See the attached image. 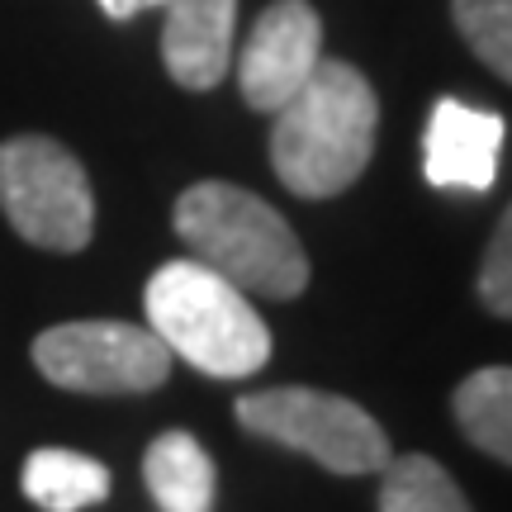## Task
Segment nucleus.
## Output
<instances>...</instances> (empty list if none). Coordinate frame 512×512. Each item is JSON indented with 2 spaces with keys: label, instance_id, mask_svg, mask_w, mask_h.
I'll return each mask as SVG.
<instances>
[{
  "label": "nucleus",
  "instance_id": "nucleus-1",
  "mask_svg": "<svg viewBox=\"0 0 512 512\" xmlns=\"http://www.w3.org/2000/svg\"><path fill=\"white\" fill-rule=\"evenodd\" d=\"M380 100L351 62L323 57L318 72L275 110L271 166L299 200H332L361 181L375 152Z\"/></svg>",
  "mask_w": 512,
  "mask_h": 512
},
{
  "label": "nucleus",
  "instance_id": "nucleus-2",
  "mask_svg": "<svg viewBox=\"0 0 512 512\" xmlns=\"http://www.w3.org/2000/svg\"><path fill=\"white\" fill-rule=\"evenodd\" d=\"M176 233L190 261L209 266L242 294L299 299L309 285V256L280 209L228 181H200L176 200Z\"/></svg>",
  "mask_w": 512,
  "mask_h": 512
},
{
  "label": "nucleus",
  "instance_id": "nucleus-3",
  "mask_svg": "<svg viewBox=\"0 0 512 512\" xmlns=\"http://www.w3.org/2000/svg\"><path fill=\"white\" fill-rule=\"evenodd\" d=\"M147 328L171 356L214 380H242L271 361V328L261 313L200 261H166L147 280Z\"/></svg>",
  "mask_w": 512,
  "mask_h": 512
},
{
  "label": "nucleus",
  "instance_id": "nucleus-4",
  "mask_svg": "<svg viewBox=\"0 0 512 512\" xmlns=\"http://www.w3.org/2000/svg\"><path fill=\"white\" fill-rule=\"evenodd\" d=\"M233 413L252 437L304 451L332 475H380L394 460L380 422L361 403L328 389H304V384L256 389V394H242Z\"/></svg>",
  "mask_w": 512,
  "mask_h": 512
},
{
  "label": "nucleus",
  "instance_id": "nucleus-5",
  "mask_svg": "<svg viewBox=\"0 0 512 512\" xmlns=\"http://www.w3.org/2000/svg\"><path fill=\"white\" fill-rule=\"evenodd\" d=\"M0 214L43 252H81L95 233L86 166L57 138L19 133L0 143Z\"/></svg>",
  "mask_w": 512,
  "mask_h": 512
},
{
  "label": "nucleus",
  "instance_id": "nucleus-6",
  "mask_svg": "<svg viewBox=\"0 0 512 512\" xmlns=\"http://www.w3.org/2000/svg\"><path fill=\"white\" fill-rule=\"evenodd\" d=\"M34 366L67 394H147L166 384L171 351L143 323L81 318V323H57L38 337Z\"/></svg>",
  "mask_w": 512,
  "mask_h": 512
},
{
  "label": "nucleus",
  "instance_id": "nucleus-7",
  "mask_svg": "<svg viewBox=\"0 0 512 512\" xmlns=\"http://www.w3.org/2000/svg\"><path fill=\"white\" fill-rule=\"evenodd\" d=\"M323 62V19L309 0H275L247 34L238 53L242 100L261 114H275Z\"/></svg>",
  "mask_w": 512,
  "mask_h": 512
},
{
  "label": "nucleus",
  "instance_id": "nucleus-8",
  "mask_svg": "<svg viewBox=\"0 0 512 512\" xmlns=\"http://www.w3.org/2000/svg\"><path fill=\"white\" fill-rule=\"evenodd\" d=\"M503 119L465 100H437L422 133V171L427 185L451 195H484L498 181V152H503Z\"/></svg>",
  "mask_w": 512,
  "mask_h": 512
},
{
  "label": "nucleus",
  "instance_id": "nucleus-9",
  "mask_svg": "<svg viewBox=\"0 0 512 512\" xmlns=\"http://www.w3.org/2000/svg\"><path fill=\"white\" fill-rule=\"evenodd\" d=\"M238 0H166L162 62L185 91H214L233 67Z\"/></svg>",
  "mask_w": 512,
  "mask_h": 512
},
{
  "label": "nucleus",
  "instance_id": "nucleus-10",
  "mask_svg": "<svg viewBox=\"0 0 512 512\" xmlns=\"http://www.w3.org/2000/svg\"><path fill=\"white\" fill-rule=\"evenodd\" d=\"M143 479L162 512H214V460L190 432H162L152 441Z\"/></svg>",
  "mask_w": 512,
  "mask_h": 512
},
{
  "label": "nucleus",
  "instance_id": "nucleus-11",
  "mask_svg": "<svg viewBox=\"0 0 512 512\" xmlns=\"http://www.w3.org/2000/svg\"><path fill=\"white\" fill-rule=\"evenodd\" d=\"M24 494L34 498L43 512H81L110 498V470L100 460L62 446H43L24 460Z\"/></svg>",
  "mask_w": 512,
  "mask_h": 512
},
{
  "label": "nucleus",
  "instance_id": "nucleus-12",
  "mask_svg": "<svg viewBox=\"0 0 512 512\" xmlns=\"http://www.w3.org/2000/svg\"><path fill=\"white\" fill-rule=\"evenodd\" d=\"M456 422L484 456L512 465V366H484L460 384Z\"/></svg>",
  "mask_w": 512,
  "mask_h": 512
},
{
  "label": "nucleus",
  "instance_id": "nucleus-13",
  "mask_svg": "<svg viewBox=\"0 0 512 512\" xmlns=\"http://www.w3.org/2000/svg\"><path fill=\"white\" fill-rule=\"evenodd\" d=\"M380 512H475L460 484L432 456H399L384 465Z\"/></svg>",
  "mask_w": 512,
  "mask_h": 512
},
{
  "label": "nucleus",
  "instance_id": "nucleus-14",
  "mask_svg": "<svg viewBox=\"0 0 512 512\" xmlns=\"http://www.w3.org/2000/svg\"><path fill=\"white\" fill-rule=\"evenodd\" d=\"M451 19L470 53L512 86V0H451Z\"/></svg>",
  "mask_w": 512,
  "mask_h": 512
},
{
  "label": "nucleus",
  "instance_id": "nucleus-15",
  "mask_svg": "<svg viewBox=\"0 0 512 512\" xmlns=\"http://www.w3.org/2000/svg\"><path fill=\"white\" fill-rule=\"evenodd\" d=\"M479 299H484L489 313L512 318V204L508 214L498 219L489 252H484V266H479Z\"/></svg>",
  "mask_w": 512,
  "mask_h": 512
},
{
  "label": "nucleus",
  "instance_id": "nucleus-16",
  "mask_svg": "<svg viewBox=\"0 0 512 512\" xmlns=\"http://www.w3.org/2000/svg\"><path fill=\"white\" fill-rule=\"evenodd\" d=\"M157 5H166V0H100V10L110 19H133L143 10H157Z\"/></svg>",
  "mask_w": 512,
  "mask_h": 512
}]
</instances>
